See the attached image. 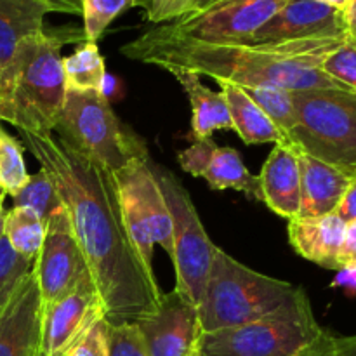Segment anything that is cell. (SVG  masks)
Masks as SVG:
<instances>
[{"instance_id": "60d3db41", "label": "cell", "mask_w": 356, "mask_h": 356, "mask_svg": "<svg viewBox=\"0 0 356 356\" xmlns=\"http://www.w3.org/2000/svg\"><path fill=\"white\" fill-rule=\"evenodd\" d=\"M45 2L52 3L56 13H66V14H80L79 3L72 2V0H45Z\"/></svg>"}, {"instance_id": "30bf717a", "label": "cell", "mask_w": 356, "mask_h": 356, "mask_svg": "<svg viewBox=\"0 0 356 356\" xmlns=\"http://www.w3.org/2000/svg\"><path fill=\"white\" fill-rule=\"evenodd\" d=\"M285 0H221L169 23L170 30L207 44H247Z\"/></svg>"}, {"instance_id": "8992f818", "label": "cell", "mask_w": 356, "mask_h": 356, "mask_svg": "<svg viewBox=\"0 0 356 356\" xmlns=\"http://www.w3.org/2000/svg\"><path fill=\"white\" fill-rule=\"evenodd\" d=\"M296 127L289 143L348 176H356V92H292Z\"/></svg>"}, {"instance_id": "ba28073f", "label": "cell", "mask_w": 356, "mask_h": 356, "mask_svg": "<svg viewBox=\"0 0 356 356\" xmlns=\"http://www.w3.org/2000/svg\"><path fill=\"white\" fill-rule=\"evenodd\" d=\"M153 172L172 219L170 259L176 273V291L198 308L218 247L209 238L186 188L169 170L153 169Z\"/></svg>"}, {"instance_id": "cb8c5ba5", "label": "cell", "mask_w": 356, "mask_h": 356, "mask_svg": "<svg viewBox=\"0 0 356 356\" xmlns=\"http://www.w3.org/2000/svg\"><path fill=\"white\" fill-rule=\"evenodd\" d=\"M66 90H99L104 92L106 68L97 44L83 42L75 52L63 56Z\"/></svg>"}, {"instance_id": "b9f144b4", "label": "cell", "mask_w": 356, "mask_h": 356, "mask_svg": "<svg viewBox=\"0 0 356 356\" xmlns=\"http://www.w3.org/2000/svg\"><path fill=\"white\" fill-rule=\"evenodd\" d=\"M186 356H202V350H200V334H198L197 339L193 341V344H191V348L188 350Z\"/></svg>"}, {"instance_id": "44dd1931", "label": "cell", "mask_w": 356, "mask_h": 356, "mask_svg": "<svg viewBox=\"0 0 356 356\" xmlns=\"http://www.w3.org/2000/svg\"><path fill=\"white\" fill-rule=\"evenodd\" d=\"M129 174L148 219L155 245L162 247L170 257L172 256V219L153 167L149 165V160L129 167Z\"/></svg>"}, {"instance_id": "d4e9b609", "label": "cell", "mask_w": 356, "mask_h": 356, "mask_svg": "<svg viewBox=\"0 0 356 356\" xmlns=\"http://www.w3.org/2000/svg\"><path fill=\"white\" fill-rule=\"evenodd\" d=\"M47 221L28 207H13L6 212L3 236L19 256L35 261L45 240Z\"/></svg>"}, {"instance_id": "9a60e30c", "label": "cell", "mask_w": 356, "mask_h": 356, "mask_svg": "<svg viewBox=\"0 0 356 356\" xmlns=\"http://www.w3.org/2000/svg\"><path fill=\"white\" fill-rule=\"evenodd\" d=\"M263 202L270 211L287 221L301 212L299 149L291 143L275 145L259 174Z\"/></svg>"}, {"instance_id": "e575fe53", "label": "cell", "mask_w": 356, "mask_h": 356, "mask_svg": "<svg viewBox=\"0 0 356 356\" xmlns=\"http://www.w3.org/2000/svg\"><path fill=\"white\" fill-rule=\"evenodd\" d=\"M216 143L212 138L200 139V141L191 143L190 148L183 149V152L177 155L179 160V165L184 172L191 174L195 177L204 176L205 169H207L209 162H211V156L216 149Z\"/></svg>"}, {"instance_id": "1f68e13d", "label": "cell", "mask_w": 356, "mask_h": 356, "mask_svg": "<svg viewBox=\"0 0 356 356\" xmlns=\"http://www.w3.org/2000/svg\"><path fill=\"white\" fill-rule=\"evenodd\" d=\"M132 7H139L149 23L163 24L193 13L195 0H132Z\"/></svg>"}, {"instance_id": "4fadbf2b", "label": "cell", "mask_w": 356, "mask_h": 356, "mask_svg": "<svg viewBox=\"0 0 356 356\" xmlns=\"http://www.w3.org/2000/svg\"><path fill=\"white\" fill-rule=\"evenodd\" d=\"M149 356H186L200 330L197 306L179 292H167L159 308L136 322Z\"/></svg>"}, {"instance_id": "d590c367", "label": "cell", "mask_w": 356, "mask_h": 356, "mask_svg": "<svg viewBox=\"0 0 356 356\" xmlns=\"http://www.w3.org/2000/svg\"><path fill=\"white\" fill-rule=\"evenodd\" d=\"M356 268V221L348 222L344 229L343 247L339 252V270Z\"/></svg>"}, {"instance_id": "277c9868", "label": "cell", "mask_w": 356, "mask_h": 356, "mask_svg": "<svg viewBox=\"0 0 356 356\" xmlns=\"http://www.w3.org/2000/svg\"><path fill=\"white\" fill-rule=\"evenodd\" d=\"M302 292V287L250 270L218 247L197 308L200 330L232 329L275 315Z\"/></svg>"}, {"instance_id": "f6af8a7d", "label": "cell", "mask_w": 356, "mask_h": 356, "mask_svg": "<svg viewBox=\"0 0 356 356\" xmlns=\"http://www.w3.org/2000/svg\"><path fill=\"white\" fill-rule=\"evenodd\" d=\"M212 2H214V0H195V10L205 9V7L211 6ZM195 10H193V13H195Z\"/></svg>"}, {"instance_id": "7dc6e473", "label": "cell", "mask_w": 356, "mask_h": 356, "mask_svg": "<svg viewBox=\"0 0 356 356\" xmlns=\"http://www.w3.org/2000/svg\"><path fill=\"white\" fill-rule=\"evenodd\" d=\"M72 2H75V3H79V6H80V2H79V0H72Z\"/></svg>"}, {"instance_id": "7a4b0ae2", "label": "cell", "mask_w": 356, "mask_h": 356, "mask_svg": "<svg viewBox=\"0 0 356 356\" xmlns=\"http://www.w3.org/2000/svg\"><path fill=\"white\" fill-rule=\"evenodd\" d=\"M344 40L346 37L273 44H207L183 37L169 24H162L122 45L120 52L132 61L159 66L165 72L184 70L242 89L275 86L291 92L350 90L322 70L323 59Z\"/></svg>"}, {"instance_id": "83f0119b", "label": "cell", "mask_w": 356, "mask_h": 356, "mask_svg": "<svg viewBox=\"0 0 356 356\" xmlns=\"http://www.w3.org/2000/svg\"><path fill=\"white\" fill-rule=\"evenodd\" d=\"M28 177L23 146L0 124V191L14 197L26 184Z\"/></svg>"}, {"instance_id": "603a6c76", "label": "cell", "mask_w": 356, "mask_h": 356, "mask_svg": "<svg viewBox=\"0 0 356 356\" xmlns=\"http://www.w3.org/2000/svg\"><path fill=\"white\" fill-rule=\"evenodd\" d=\"M202 179H205L211 190H236L250 200L263 202L259 176H254L243 165V160L235 148L216 146L207 169Z\"/></svg>"}, {"instance_id": "7bdbcfd3", "label": "cell", "mask_w": 356, "mask_h": 356, "mask_svg": "<svg viewBox=\"0 0 356 356\" xmlns=\"http://www.w3.org/2000/svg\"><path fill=\"white\" fill-rule=\"evenodd\" d=\"M320 2H323V3H327V6H332V7H336V9L343 10L344 6H346L350 0H320Z\"/></svg>"}, {"instance_id": "e0dca14e", "label": "cell", "mask_w": 356, "mask_h": 356, "mask_svg": "<svg viewBox=\"0 0 356 356\" xmlns=\"http://www.w3.org/2000/svg\"><path fill=\"white\" fill-rule=\"evenodd\" d=\"M301 174V212L299 218H320L336 214V209L351 177L337 167L329 165L308 153L299 152Z\"/></svg>"}, {"instance_id": "8fae6325", "label": "cell", "mask_w": 356, "mask_h": 356, "mask_svg": "<svg viewBox=\"0 0 356 356\" xmlns=\"http://www.w3.org/2000/svg\"><path fill=\"white\" fill-rule=\"evenodd\" d=\"M99 318H104L103 302L87 275L70 294L42 312V353L63 356Z\"/></svg>"}, {"instance_id": "5bb4252c", "label": "cell", "mask_w": 356, "mask_h": 356, "mask_svg": "<svg viewBox=\"0 0 356 356\" xmlns=\"http://www.w3.org/2000/svg\"><path fill=\"white\" fill-rule=\"evenodd\" d=\"M42 344V301L33 270L0 315V356H37Z\"/></svg>"}, {"instance_id": "4316f807", "label": "cell", "mask_w": 356, "mask_h": 356, "mask_svg": "<svg viewBox=\"0 0 356 356\" xmlns=\"http://www.w3.org/2000/svg\"><path fill=\"white\" fill-rule=\"evenodd\" d=\"M14 207H28L37 212L42 219L47 221L49 216L59 207H63V200L58 193L49 174L40 167V170L30 174L26 184L14 195Z\"/></svg>"}, {"instance_id": "ee69618b", "label": "cell", "mask_w": 356, "mask_h": 356, "mask_svg": "<svg viewBox=\"0 0 356 356\" xmlns=\"http://www.w3.org/2000/svg\"><path fill=\"white\" fill-rule=\"evenodd\" d=\"M3 198H6V195L3 197H0V238L3 236V219H6V209H3Z\"/></svg>"}, {"instance_id": "6da1fadb", "label": "cell", "mask_w": 356, "mask_h": 356, "mask_svg": "<svg viewBox=\"0 0 356 356\" xmlns=\"http://www.w3.org/2000/svg\"><path fill=\"white\" fill-rule=\"evenodd\" d=\"M19 134L58 188L106 322L136 323L155 312L163 292L156 278L146 273L129 240L113 174L73 152L54 134Z\"/></svg>"}, {"instance_id": "3957f363", "label": "cell", "mask_w": 356, "mask_h": 356, "mask_svg": "<svg viewBox=\"0 0 356 356\" xmlns=\"http://www.w3.org/2000/svg\"><path fill=\"white\" fill-rule=\"evenodd\" d=\"M76 40L86 42L83 31L44 28L17 45L0 76V122L17 131L54 134L66 94L61 49Z\"/></svg>"}, {"instance_id": "7c38bea8", "label": "cell", "mask_w": 356, "mask_h": 356, "mask_svg": "<svg viewBox=\"0 0 356 356\" xmlns=\"http://www.w3.org/2000/svg\"><path fill=\"white\" fill-rule=\"evenodd\" d=\"M344 33L343 13L320 0H285L247 44L337 38Z\"/></svg>"}, {"instance_id": "ac0fdd59", "label": "cell", "mask_w": 356, "mask_h": 356, "mask_svg": "<svg viewBox=\"0 0 356 356\" xmlns=\"http://www.w3.org/2000/svg\"><path fill=\"white\" fill-rule=\"evenodd\" d=\"M56 13L45 0H0V76L24 38L44 30L45 14Z\"/></svg>"}, {"instance_id": "52a82bcc", "label": "cell", "mask_w": 356, "mask_h": 356, "mask_svg": "<svg viewBox=\"0 0 356 356\" xmlns=\"http://www.w3.org/2000/svg\"><path fill=\"white\" fill-rule=\"evenodd\" d=\"M323 332L306 291L287 308L232 329L200 332L202 356H299Z\"/></svg>"}, {"instance_id": "c3c4849f", "label": "cell", "mask_w": 356, "mask_h": 356, "mask_svg": "<svg viewBox=\"0 0 356 356\" xmlns=\"http://www.w3.org/2000/svg\"><path fill=\"white\" fill-rule=\"evenodd\" d=\"M0 197H3V193H2V191H0Z\"/></svg>"}, {"instance_id": "ffe728a7", "label": "cell", "mask_w": 356, "mask_h": 356, "mask_svg": "<svg viewBox=\"0 0 356 356\" xmlns=\"http://www.w3.org/2000/svg\"><path fill=\"white\" fill-rule=\"evenodd\" d=\"M219 86L222 89L221 92L225 94L226 104H228L233 131H236V134L245 145H263V143L282 145V143H289L287 138L280 132V129L247 96L242 87L226 82L219 83Z\"/></svg>"}, {"instance_id": "9c48e42d", "label": "cell", "mask_w": 356, "mask_h": 356, "mask_svg": "<svg viewBox=\"0 0 356 356\" xmlns=\"http://www.w3.org/2000/svg\"><path fill=\"white\" fill-rule=\"evenodd\" d=\"M42 312L73 291L89 273L65 205L47 219L45 240L33 263Z\"/></svg>"}, {"instance_id": "4dcf8cb0", "label": "cell", "mask_w": 356, "mask_h": 356, "mask_svg": "<svg viewBox=\"0 0 356 356\" xmlns=\"http://www.w3.org/2000/svg\"><path fill=\"white\" fill-rule=\"evenodd\" d=\"M322 70L334 80L356 92V42L346 40L334 49L322 63Z\"/></svg>"}, {"instance_id": "836d02e7", "label": "cell", "mask_w": 356, "mask_h": 356, "mask_svg": "<svg viewBox=\"0 0 356 356\" xmlns=\"http://www.w3.org/2000/svg\"><path fill=\"white\" fill-rule=\"evenodd\" d=\"M110 356H149L136 323H110Z\"/></svg>"}, {"instance_id": "f35d334b", "label": "cell", "mask_w": 356, "mask_h": 356, "mask_svg": "<svg viewBox=\"0 0 356 356\" xmlns=\"http://www.w3.org/2000/svg\"><path fill=\"white\" fill-rule=\"evenodd\" d=\"M341 13H343L344 33H346V38L356 42V0H350Z\"/></svg>"}, {"instance_id": "f546056e", "label": "cell", "mask_w": 356, "mask_h": 356, "mask_svg": "<svg viewBox=\"0 0 356 356\" xmlns=\"http://www.w3.org/2000/svg\"><path fill=\"white\" fill-rule=\"evenodd\" d=\"M86 42L96 44L117 16L132 7V0H79Z\"/></svg>"}, {"instance_id": "bcb514c9", "label": "cell", "mask_w": 356, "mask_h": 356, "mask_svg": "<svg viewBox=\"0 0 356 356\" xmlns=\"http://www.w3.org/2000/svg\"><path fill=\"white\" fill-rule=\"evenodd\" d=\"M37 356H45V355L42 353V350H40V351H38V355H37Z\"/></svg>"}, {"instance_id": "484cf974", "label": "cell", "mask_w": 356, "mask_h": 356, "mask_svg": "<svg viewBox=\"0 0 356 356\" xmlns=\"http://www.w3.org/2000/svg\"><path fill=\"white\" fill-rule=\"evenodd\" d=\"M243 90L268 115V118L280 129V132L289 141V134L296 127V106L291 90L275 86L245 87Z\"/></svg>"}, {"instance_id": "f1b7e54d", "label": "cell", "mask_w": 356, "mask_h": 356, "mask_svg": "<svg viewBox=\"0 0 356 356\" xmlns=\"http://www.w3.org/2000/svg\"><path fill=\"white\" fill-rule=\"evenodd\" d=\"M35 261L19 256L9 245L6 236L0 238V315L19 291L23 282L33 270Z\"/></svg>"}, {"instance_id": "681fc988", "label": "cell", "mask_w": 356, "mask_h": 356, "mask_svg": "<svg viewBox=\"0 0 356 356\" xmlns=\"http://www.w3.org/2000/svg\"><path fill=\"white\" fill-rule=\"evenodd\" d=\"M216 2H221V0H214V3H216Z\"/></svg>"}, {"instance_id": "5b68a950", "label": "cell", "mask_w": 356, "mask_h": 356, "mask_svg": "<svg viewBox=\"0 0 356 356\" xmlns=\"http://www.w3.org/2000/svg\"><path fill=\"white\" fill-rule=\"evenodd\" d=\"M54 136L111 174L149 160L145 143L118 120L99 90H66Z\"/></svg>"}, {"instance_id": "d6a6232c", "label": "cell", "mask_w": 356, "mask_h": 356, "mask_svg": "<svg viewBox=\"0 0 356 356\" xmlns=\"http://www.w3.org/2000/svg\"><path fill=\"white\" fill-rule=\"evenodd\" d=\"M63 356H110V323L99 318Z\"/></svg>"}, {"instance_id": "2e32d148", "label": "cell", "mask_w": 356, "mask_h": 356, "mask_svg": "<svg viewBox=\"0 0 356 356\" xmlns=\"http://www.w3.org/2000/svg\"><path fill=\"white\" fill-rule=\"evenodd\" d=\"M344 229L346 222L337 214L296 218L291 219L287 226L289 242L296 252L327 270H339Z\"/></svg>"}, {"instance_id": "74e56055", "label": "cell", "mask_w": 356, "mask_h": 356, "mask_svg": "<svg viewBox=\"0 0 356 356\" xmlns=\"http://www.w3.org/2000/svg\"><path fill=\"white\" fill-rule=\"evenodd\" d=\"M299 356H337L334 336L330 332H327V330H323L318 339L312 346L306 348Z\"/></svg>"}, {"instance_id": "d6986e66", "label": "cell", "mask_w": 356, "mask_h": 356, "mask_svg": "<svg viewBox=\"0 0 356 356\" xmlns=\"http://www.w3.org/2000/svg\"><path fill=\"white\" fill-rule=\"evenodd\" d=\"M169 73L181 83L190 99L191 111H193L190 132L191 141L212 138L214 131L233 129L225 94L205 87L197 73L184 72V70H170Z\"/></svg>"}, {"instance_id": "8d00e7d4", "label": "cell", "mask_w": 356, "mask_h": 356, "mask_svg": "<svg viewBox=\"0 0 356 356\" xmlns=\"http://www.w3.org/2000/svg\"><path fill=\"white\" fill-rule=\"evenodd\" d=\"M336 214L343 219L344 222L356 221V176L351 177V183L348 190L344 191L339 205L336 209Z\"/></svg>"}, {"instance_id": "7402d4cb", "label": "cell", "mask_w": 356, "mask_h": 356, "mask_svg": "<svg viewBox=\"0 0 356 356\" xmlns=\"http://www.w3.org/2000/svg\"><path fill=\"white\" fill-rule=\"evenodd\" d=\"M113 179L115 186H117L122 221H124L129 240H131L132 247L138 252L146 273L152 278H156L155 270H153V247H155V240L152 236L148 219H146L141 202H139L138 193H136V188L131 179V174H129V169L115 172Z\"/></svg>"}, {"instance_id": "ab89813d", "label": "cell", "mask_w": 356, "mask_h": 356, "mask_svg": "<svg viewBox=\"0 0 356 356\" xmlns=\"http://www.w3.org/2000/svg\"><path fill=\"white\" fill-rule=\"evenodd\" d=\"M337 356H356V334L355 336H334Z\"/></svg>"}]
</instances>
